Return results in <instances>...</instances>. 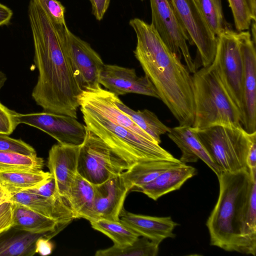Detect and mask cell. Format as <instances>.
Segmentation results:
<instances>
[{"mask_svg": "<svg viewBox=\"0 0 256 256\" xmlns=\"http://www.w3.org/2000/svg\"><path fill=\"white\" fill-rule=\"evenodd\" d=\"M28 16L38 72L32 96L44 112L77 118L82 90L66 46L65 26L55 24L38 0H30Z\"/></svg>", "mask_w": 256, "mask_h": 256, "instance_id": "1", "label": "cell"}, {"mask_svg": "<svg viewBox=\"0 0 256 256\" xmlns=\"http://www.w3.org/2000/svg\"><path fill=\"white\" fill-rule=\"evenodd\" d=\"M136 36L134 51L159 98L180 126H192L194 118L192 74L166 46L151 24L138 18L129 22Z\"/></svg>", "mask_w": 256, "mask_h": 256, "instance_id": "2", "label": "cell"}, {"mask_svg": "<svg viewBox=\"0 0 256 256\" xmlns=\"http://www.w3.org/2000/svg\"><path fill=\"white\" fill-rule=\"evenodd\" d=\"M101 85L83 90L78 102L85 126L129 164L174 157L116 106Z\"/></svg>", "mask_w": 256, "mask_h": 256, "instance_id": "3", "label": "cell"}, {"mask_svg": "<svg viewBox=\"0 0 256 256\" xmlns=\"http://www.w3.org/2000/svg\"><path fill=\"white\" fill-rule=\"evenodd\" d=\"M219 194L206 225L210 244L228 252L246 254L241 236L242 220L256 176L248 168L218 174Z\"/></svg>", "mask_w": 256, "mask_h": 256, "instance_id": "4", "label": "cell"}, {"mask_svg": "<svg viewBox=\"0 0 256 256\" xmlns=\"http://www.w3.org/2000/svg\"><path fill=\"white\" fill-rule=\"evenodd\" d=\"M194 118L192 128L215 125L242 126V113L216 61L192 74Z\"/></svg>", "mask_w": 256, "mask_h": 256, "instance_id": "5", "label": "cell"}, {"mask_svg": "<svg viewBox=\"0 0 256 256\" xmlns=\"http://www.w3.org/2000/svg\"><path fill=\"white\" fill-rule=\"evenodd\" d=\"M192 129L220 172L248 168L246 158L251 133L242 126L215 125Z\"/></svg>", "mask_w": 256, "mask_h": 256, "instance_id": "6", "label": "cell"}, {"mask_svg": "<svg viewBox=\"0 0 256 256\" xmlns=\"http://www.w3.org/2000/svg\"><path fill=\"white\" fill-rule=\"evenodd\" d=\"M130 168L126 160L86 129L78 157V173L80 175L93 184H99Z\"/></svg>", "mask_w": 256, "mask_h": 256, "instance_id": "7", "label": "cell"}, {"mask_svg": "<svg viewBox=\"0 0 256 256\" xmlns=\"http://www.w3.org/2000/svg\"><path fill=\"white\" fill-rule=\"evenodd\" d=\"M150 1L151 24L174 54L180 59L183 56L188 70L194 74L197 70L191 57L187 41L190 45L193 44L178 18L170 0Z\"/></svg>", "mask_w": 256, "mask_h": 256, "instance_id": "8", "label": "cell"}, {"mask_svg": "<svg viewBox=\"0 0 256 256\" xmlns=\"http://www.w3.org/2000/svg\"><path fill=\"white\" fill-rule=\"evenodd\" d=\"M176 15L197 48L203 66L210 64L215 57L217 38L211 32L194 0H170Z\"/></svg>", "mask_w": 256, "mask_h": 256, "instance_id": "9", "label": "cell"}, {"mask_svg": "<svg viewBox=\"0 0 256 256\" xmlns=\"http://www.w3.org/2000/svg\"><path fill=\"white\" fill-rule=\"evenodd\" d=\"M20 124L37 128L62 144L80 146L86 134V127L72 116L46 112L22 114L17 112Z\"/></svg>", "mask_w": 256, "mask_h": 256, "instance_id": "10", "label": "cell"}, {"mask_svg": "<svg viewBox=\"0 0 256 256\" xmlns=\"http://www.w3.org/2000/svg\"><path fill=\"white\" fill-rule=\"evenodd\" d=\"M216 38V50L214 60L242 113L244 62L238 32L229 28Z\"/></svg>", "mask_w": 256, "mask_h": 256, "instance_id": "11", "label": "cell"}, {"mask_svg": "<svg viewBox=\"0 0 256 256\" xmlns=\"http://www.w3.org/2000/svg\"><path fill=\"white\" fill-rule=\"evenodd\" d=\"M66 50L74 75L82 90L100 85V74L104 64L102 58L86 41L64 27Z\"/></svg>", "mask_w": 256, "mask_h": 256, "instance_id": "12", "label": "cell"}, {"mask_svg": "<svg viewBox=\"0 0 256 256\" xmlns=\"http://www.w3.org/2000/svg\"><path fill=\"white\" fill-rule=\"evenodd\" d=\"M244 62L241 124L248 133L256 132V52L248 31L238 33Z\"/></svg>", "mask_w": 256, "mask_h": 256, "instance_id": "13", "label": "cell"}, {"mask_svg": "<svg viewBox=\"0 0 256 256\" xmlns=\"http://www.w3.org/2000/svg\"><path fill=\"white\" fill-rule=\"evenodd\" d=\"M121 174L100 184H94V198L88 220H120V214L124 208V200L130 192Z\"/></svg>", "mask_w": 256, "mask_h": 256, "instance_id": "14", "label": "cell"}, {"mask_svg": "<svg viewBox=\"0 0 256 256\" xmlns=\"http://www.w3.org/2000/svg\"><path fill=\"white\" fill-rule=\"evenodd\" d=\"M99 82L118 96L132 93L159 98L156 88L148 76H138L134 68L104 64L100 74Z\"/></svg>", "mask_w": 256, "mask_h": 256, "instance_id": "15", "label": "cell"}, {"mask_svg": "<svg viewBox=\"0 0 256 256\" xmlns=\"http://www.w3.org/2000/svg\"><path fill=\"white\" fill-rule=\"evenodd\" d=\"M80 146L58 143L53 145L48 152L47 166L55 180L58 194L64 198L78 174Z\"/></svg>", "mask_w": 256, "mask_h": 256, "instance_id": "16", "label": "cell"}, {"mask_svg": "<svg viewBox=\"0 0 256 256\" xmlns=\"http://www.w3.org/2000/svg\"><path fill=\"white\" fill-rule=\"evenodd\" d=\"M10 200L54 219L60 225L66 226L74 219L68 202L60 196L46 198L26 190L11 194Z\"/></svg>", "mask_w": 256, "mask_h": 256, "instance_id": "17", "label": "cell"}, {"mask_svg": "<svg viewBox=\"0 0 256 256\" xmlns=\"http://www.w3.org/2000/svg\"><path fill=\"white\" fill-rule=\"evenodd\" d=\"M120 220L137 232L140 236L160 242L164 239L175 237L173 232L178 224L170 216H152L135 214L124 208Z\"/></svg>", "mask_w": 256, "mask_h": 256, "instance_id": "18", "label": "cell"}, {"mask_svg": "<svg viewBox=\"0 0 256 256\" xmlns=\"http://www.w3.org/2000/svg\"><path fill=\"white\" fill-rule=\"evenodd\" d=\"M167 134L181 150L180 160L182 164L195 162L200 159L216 176L220 173L191 126L179 125L170 128Z\"/></svg>", "mask_w": 256, "mask_h": 256, "instance_id": "19", "label": "cell"}, {"mask_svg": "<svg viewBox=\"0 0 256 256\" xmlns=\"http://www.w3.org/2000/svg\"><path fill=\"white\" fill-rule=\"evenodd\" d=\"M196 174V170L194 167L183 164L166 170L151 182L134 188L130 192H142L156 200L162 196L180 189Z\"/></svg>", "mask_w": 256, "mask_h": 256, "instance_id": "20", "label": "cell"}, {"mask_svg": "<svg viewBox=\"0 0 256 256\" xmlns=\"http://www.w3.org/2000/svg\"><path fill=\"white\" fill-rule=\"evenodd\" d=\"M66 226L25 206L12 202V228L34 234H44L58 233Z\"/></svg>", "mask_w": 256, "mask_h": 256, "instance_id": "21", "label": "cell"}, {"mask_svg": "<svg viewBox=\"0 0 256 256\" xmlns=\"http://www.w3.org/2000/svg\"><path fill=\"white\" fill-rule=\"evenodd\" d=\"M183 164L174 158L149 160L136 164L121 174L130 192L151 182L166 170Z\"/></svg>", "mask_w": 256, "mask_h": 256, "instance_id": "22", "label": "cell"}, {"mask_svg": "<svg viewBox=\"0 0 256 256\" xmlns=\"http://www.w3.org/2000/svg\"><path fill=\"white\" fill-rule=\"evenodd\" d=\"M94 193V184L78 173L64 196L74 219L83 218L88 220L92 208Z\"/></svg>", "mask_w": 256, "mask_h": 256, "instance_id": "23", "label": "cell"}, {"mask_svg": "<svg viewBox=\"0 0 256 256\" xmlns=\"http://www.w3.org/2000/svg\"><path fill=\"white\" fill-rule=\"evenodd\" d=\"M52 177L50 172L42 170L0 172V186L11 194L37 188Z\"/></svg>", "mask_w": 256, "mask_h": 256, "instance_id": "24", "label": "cell"}, {"mask_svg": "<svg viewBox=\"0 0 256 256\" xmlns=\"http://www.w3.org/2000/svg\"><path fill=\"white\" fill-rule=\"evenodd\" d=\"M115 102L118 108L128 116L142 130L150 136L158 144L161 142L160 136L167 134L170 128L164 124L152 111L144 109L134 110L126 105L116 95Z\"/></svg>", "mask_w": 256, "mask_h": 256, "instance_id": "25", "label": "cell"}, {"mask_svg": "<svg viewBox=\"0 0 256 256\" xmlns=\"http://www.w3.org/2000/svg\"><path fill=\"white\" fill-rule=\"evenodd\" d=\"M23 232L0 241V256H32L36 254V242L40 237L46 236L50 239L58 234Z\"/></svg>", "mask_w": 256, "mask_h": 256, "instance_id": "26", "label": "cell"}, {"mask_svg": "<svg viewBox=\"0 0 256 256\" xmlns=\"http://www.w3.org/2000/svg\"><path fill=\"white\" fill-rule=\"evenodd\" d=\"M90 222L94 229L106 235L112 240L114 244L117 246L131 244L140 236L120 220L98 219Z\"/></svg>", "mask_w": 256, "mask_h": 256, "instance_id": "27", "label": "cell"}, {"mask_svg": "<svg viewBox=\"0 0 256 256\" xmlns=\"http://www.w3.org/2000/svg\"><path fill=\"white\" fill-rule=\"evenodd\" d=\"M160 243L140 236L131 244L112 246L100 250L95 256H156L159 250Z\"/></svg>", "mask_w": 256, "mask_h": 256, "instance_id": "28", "label": "cell"}, {"mask_svg": "<svg viewBox=\"0 0 256 256\" xmlns=\"http://www.w3.org/2000/svg\"><path fill=\"white\" fill-rule=\"evenodd\" d=\"M44 164V159L37 155L0 151V172L38 171L42 170Z\"/></svg>", "mask_w": 256, "mask_h": 256, "instance_id": "29", "label": "cell"}, {"mask_svg": "<svg viewBox=\"0 0 256 256\" xmlns=\"http://www.w3.org/2000/svg\"><path fill=\"white\" fill-rule=\"evenodd\" d=\"M211 32L218 36L229 29L222 9V0H194Z\"/></svg>", "mask_w": 256, "mask_h": 256, "instance_id": "30", "label": "cell"}, {"mask_svg": "<svg viewBox=\"0 0 256 256\" xmlns=\"http://www.w3.org/2000/svg\"><path fill=\"white\" fill-rule=\"evenodd\" d=\"M228 0L236 29L240 32L248 30L252 22L256 20L252 16L246 0Z\"/></svg>", "mask_w": 256, "mask_h": 256, "instance_id": "31", "label": "cell"}, {"mask_svg": "<svg viewBox=\"0 0 256 256\" xmlns=\"http://www.w3.org/2000/svg\"><path fill=\"white\" fill-rule=\"evenodd\" d=\"M0 151L13 152L28 156H36L35 150L20 139H15L0 133Z\"/></svg>", "mask_w": 256, "mask_h": 256, "instance_id": "32", "label": "cell"}, {"mask_svg": "<svg viewBox=\"0 0 256 256\" xmlns=\"http://www.w3.org/2000/svg\"><path fill=\"white\" fill-rule=\"evenodd\" d=\"M52 20L56 24L64 26L65 8L58 0H38Z\"/></svg>", "mask_w": 256, "mask_h": 256, "instance_id": "33", "label": "cell"}, {"mask_svg": "<svg viewBox=\"0 0 256 256\" xmlns=\"http://www.w3.org/2000/svg\"><path fill=\"white\" fill-rule=\"evenodd\" d=\"M17 112L0 102V133L9 136L20 124Z\"/></svg>", "mask_w": 256, "mask_h": 256, "instance_id": "34", "label": "cell"}, {"mask_svg": "<svg viewBox=\"0 0 256 256\" xmlns=\"http://www.w3.org/2000/svg\"><path fill=\"white\" fill-rule=\"evenodd\" d=\"M12 202L8 200L0 204V234L12 227Z\"/></svg>", "mask_w": 256, "mask_h": 256, "instance_id": "35", "label": "cell"}, {"mask_svg": "<svg viewBox=\"0 0 256 256\" xmlns=\"http://www.w3.org/2000/svg\"><path fill=\"white\" fill-rule=\"evenodd\" d=\"M26 191L46 198H56L60 196L58 192L56 182L52 176L40 186Z\"/></svg>", "mask_w": 256, "mask_h": 256, "instance_id": "36", "label": "cell"}, {"mask_svg": "<svg viewBox=\"0 0 256 256\" xmlns=\"http://www.w3.org/2000/svg\"><path fill=\"white\" fill-rule=\"evenodd\" d=\"M246 164L251 175H256V132L250 134Z\"/></svg>", "mask_w": 256, "mask_h": 256, "instance_id": "37", "label": "cell"}, {"mask_svg": "<svg viewBox=\"0 0 256 256\" xmlns=\"http://www.w3.org/2000/svg\"><path fill=\"white\" fill-rule=\"evenodd\" d=\"M92 4V14L98 20L103 18L110 4V0H89Z\"/></svg>", "mask_w": 256, "mask_h": 256, "instance_id": "38", "label": "cell"}, {"mask_svg": "<svg viewBox=\"0 0 256 256\" xmlns=\"http://www.w3.org/2000/svg\"><path fill=\"white\" fill-rule=\"evenodd\" d=\"M54 244L47 236L40 237L36 242V254L46 256L50 254L54 250Z\"/></svg>", "mask_w": 256, "mask_h": 256, "instance_id": "39", "label": "cell"}, {"mask_svg": "<svg viewBox=\"0 0 256 256\" xmlns=\"http://www.w3.org/2000/svg\"><path fill=\"white\" fill-rule=\"evenodd\" d=\"M13 12L6 6L0 4V26L8 25L12 18Z\"/></svg>", "mask_w": 256, "mask_h": 256, "instance_id": "40", "label": "cell"}, {"mask_svg": "<svg viewBox=\"0 0 256 256\" xmlns=\"http://www.w3.org/2000/svg\"><path fill=\"white\" fill-rule=\"evenodd\" d=\"M254 19L256 20V0H246Z\"/></svg>", "mask_w": 256, "mask_h": 256, "instance_id": "41", "label": "cell"}, {"mask_svg": "<svg viewBox=\"0 0 256 256\" xmlns=\"http://www.w3.org/2000/svg\"><path fill=\"white\" fill-rule=\"evenodd\" d=\"M7 77L6 75L0 70V90L4 86Z\"/></svg>", "mask_w": 256, "mask_h": 256, "instance_id": "42", "label": "cell"}, {"mask_svg": "<svg viewBox=\"0 0 256 256\" xmlns=\"http://www.w3.org/2000/svg\"><path fill=\"white\" fill-rule=\"evenodd\" d=\"M252 40L254 44H256V21L252 22Z\"/></svg>", "mask_w": 256, "mask_h": 256, "instance_id": "43", "label": "cell"}, {"mask_svg": "<svg viewBox=\"0 0 256 256\" xmlns=\"http://www.w3.org/2000/svg\"><path fill=\"white\" fill-rule=\"evenodd\" d=\"M2 188V187L0 186V189Z\"/></svg>", "mask_w": 256, "mask_h": 256, "instance_id": "44", "label": "cell"}, {"mask_svg": "<svg viewBox=\"0 0 256 256\" xmlns=\"http://www.w3.org/2000/svg\"></svg>", "mask_w": 256, "mask_h": 256, "instance_id": "45", "label": "cell"}]
</instances>
